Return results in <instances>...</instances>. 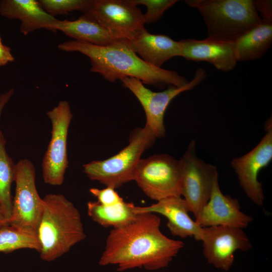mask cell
<instances>
[{
  "mask_svg": "<svg viewBox=\"0 0 272 272\" xmlns=\"http://www.w3.org/2000/svg\"><path fill=\"white\" fill-rule=\"evenodd\" d=\"M138 6L143 5L146 7L147 12L144 14L145 24H151L160 20L164 12L173 6L177 0H131Z\"/></svg>",
  "mask_w": 272,
  "mask_h": 272,
  "instance_id": "25",
  "label": "cell"
},
{
  "mask_svg": "<svg viewBox=\"0 0 272 272\" xmlns=\"http://www.w3.org/2000/svg\"><path fill=\"white\" fill-rule=\"evenodd\" d=\"M7 225L9 224L7 223L6 220L5 219L4 216H3L0 208V228Z\"/></svg>",
  "mask_w": 272,
  "mask_h": 272,
  "instance_id": "30",
  "label": "cell"
},
{
  "mask_svg": "<svg viewBox=\"0 0 272 272\" xmlns=\"http://www.w3.org/2000/svg\"><path fill=\"white\" fill-rule=\"evenodd\" d=\"M52 123L51 137L42 162V177L46 184L58 186L64 181L68 166L67 139L73 114L65 100L47 112Z\"/></svg>",
  "mask_w": 272,
  "mask_h": 272,
  "instance_id": "9",
  "label": "cell"
},
{
  "mask_svg": "<svg viewBox=\"0 0 272 272\" xmlns=\"http://www.w3.org/2000/svg\"><path fill=\"white\" fill-rule=\"evenodd\" d=\"M40 251L37 234L7 225L0 228V252L8 253L20 249Z\"/></svg>",
  "mask_w": 272,
  "mask_h": 272,
  "instance_id": "23",
  "label": "cell"
},
{
  "mask_svg": "<svg viewBox=\"0 0 272 272\" xmlns=\"http://www.w3.org/2000/svg\"><path fill=\"white\" fill-rule=\"evenodd\" d=\"M131 48L144 61L161 68L167 60L180 56L181 44L163 34H154L145 29L129 41Z\"/></svg>",
  "mask_w": 272,
  "mask_h": 272,
  "instance_id": "18",
  "label": "cell"
},
{
  "mask_svg": "<svg viewBox=\"0 0 272 272\" xmlns=\"http://www.w3.org/2000/svg\"><path fill=\"white\" fill-rule=\"evenodd\" d=\"M182 165L166 154H155L141 159L134 180L149 198L159 201L181 196Z\"/></svg>",
  "mask_w": 272,
  "mask_h": 272,
  "instance_id": "6",
  "label": "cell"
},
{
  "mask_svg": "<svg viewBox=\"0 0 272 272\" xmlns=\"http://www.w3.org/2000/svg\"><path fill=\"white\" fill-rule=\"evenodd\" d=\"M180 41V56L187 60L205 61L223 72L231 71L236 65L234 42L210 37L202 40L186 39Z\"/></svg>",
  "mask_w": 272,
  "mask_h": 272,
  "instance_id": "16",
  "label": "cell"
},
{
  "mask_svg": "<svg viewBox=\"0 0 272 272\" xmlns=\"http://www.w3.org/2000/svg\"><path fill=\"white\" fill-rule=\"evenodd\" d=\"M42 8L53 17L67 14L75 11L86 13L94 0H40Z\"/></svg>",
  "mask_w": 272,
  "mask_h": 272,
  "instance_id": "24",
  "label": "cell"
},
{
  "mask_svg": "<svg viewBox=\"0 0 272 272\" xmlns=\"http://www.w3.org/2000/svg\"><path fill=\"white\" fill-rule=\"evenodd\" d=\"M0 42H2V38H1V33H0Z\"/></svg>",
  "mask_w": 272,
  "mask_h": 272,
  "instance_id": "31",
  "label": "cell"
},
{
  "mask_svg": "<svg viewBox=\"0 0 272 272\" xmlns=\"http://www.w3.org/2000/svg\"><path fill=\"white\" fill-rule=\"evenodd\" d=\"M43 212L37 235L41 257L50 261L69 251L86 238L81 216L74 203L61 194L43 198Z\"/></svg>",
  "mask_w": 272,
  "mask_h": 272,
  "instance_id": "3",
  "label": "cell"
},
{
  "mask_svg": "<svg viewBox=\"0 0 272 272\" xmlns=\"http://www.w3.org/2000/svg\"><path fill=\"white\" fill-rule=\"evenodd\" d=\"M132 203L122 201L112 206H104L98 201L87 203L88 215L95 222L105 227L118 228L132 222L137 214Z\"/></svg>",
  "mask_w": 272,
  "mask_h": 272,
  "instance_id": "21",
  "label": "cell"
},
{
  "mask_svg": "<svg viewBox=\"0 0 272 272\" xmlns=\"http://www.w3.org/2000/svg\"><path fill=\"white\" fill-rule=\"evenodd\" d=\"M271 123V118L268 119L265 124V134L253 149L231 162L242 189L258 206H262L264 199L262 184L258 180V174L272 160Z\"/></svg>",
  "mask_w": 272,
  "mask_h": 272,
  "instance_id": "12",
  "label": "cell"
},
{
  "mask_svg": "<svg viewBox=\"0 0 272 272\" xmlns=\"http://www.w3.org/2000/svg\"><path fill=\"white\" fill-rule=\"evenodd\" d=\"M53 32L59 30L74 40L98 46H107L115 40L95 19L85 13L74 21L59 20L53 26Z\"/></svg>",
  "mask_w": 272,
  "mask_h": 272,
  "instance_id": "19",
  "label": "cell"
},
{
  "mask_svg": "<svg viewBox=\"0 0 272 272\" xmlns=\"http://www.w3.org/2000/svg\"><path fill=\"white\" fill-rule=\"evenodd\" d=\"M6 144V140L0 130V208L9 225L13 200L11 186L14 181L16 164L7 152Z\"/></svg>",
  "mask_w": 272,
  "mask_h": 272,
  "instance_id": "22",
  "label": "cell"
},
{
  "mask_svg": "<svg viewBox=\"0 0 272 272\" xmlns=\"http://www.w3.org/2000/svg\"><path fill=\"white\" fill-rule=\"evenodd\" d=\"M200 241L208 261L224 270L232 265L236 250L245 251L252 247L242 229L227 226L203 228Z\"/></svg>",
  "mask_w": 272,
  "mask_h": 272,
  "instance_id": "13",
  "label": "cell"
},
{
  "mask_svg": "<svg viewBox=\"0 0 272 272\" xmlns=\"http://www.w3.org/2000/svg\"><path fill=\"white\" fill-rule=\"evenodd\" d=\"M156 137L147 126L131 132L128 144L116 154L103 160L83 165V171L91 180L116 189L133 180L142 154L154 144Z\"/></svg>",
  "mask_w": 272,
  "mask_h": 272,
  "instance_id": "5",
  "label": "cell"
},
{
  "mask_svg": "<svg viewBox=\"0 0 272 272\" xmlns=\"http://www.w3.org/2000/svg\"><path fill=\"white\" fill-rule=\"evenodd\" d=\"M86 13L116 41H130L146 29L144 14L131 0H94Z\"/></svg>",
  "mask_w": 272,
  "mask_h": 272,
  "instance_id": "11",
  "label": "cell"
},
{
  "mask_svg": "<svg viewBox=\"0 0 272 272\" xmlns=\"http://www.w3.org/2000/svg\"><path fill=\"white\" fill-rule=\"evenodd\" d=\"M58 48L87 56L91 64L90 71L100 74L110 82L123 77H132L144 84L179 87L189 82L175 71L157 67L144 61L133 51L128 40L116 41L102 46L72 40L59 44Z\"/></svg>",
  "mask_w": 272,
  "mask_h": 272,
  "instance_id": "2",
  "label": "cell"
},
{
  "mask_svg": "<svg viewBox=\"0 0 272 272\" xmlns=\"http://www.w3.org/2000/svg\"><path fill=\"white\" fill-rule=\"evenodd\" d=\"M198 11L206 24L208 37L234 42L262 22L254 0H186Z\"/></svg>",
  "mask_w": 272,
  "mask_h": 272,
  "instance_id": "4",
  "label": "cell"
},
{
  "mask_svg": "<svg viewBox=\"0 0 272 272\" xmlns=\"http://www.w3.org/2000/svg\"><path fill=\"white\" fill-rule=\"evenodd\" d=\"M252 220L251 217L240 211L237 199L223 193L218 176L214 181L209 200L198 213L195 221L201 228L227 226L242 229Z\"/></svg>",
  "mask_w": 272,
  "mask_h": 272,
  "instance_id": "14",
  "label": "cell"
},
{
  "mask_svg": "<svg viewBox=\"0 0 272 272\" xmlns=\"http://www.w3.org/2000/svg\"><path fill=\"white\" fill-rule=\"evenodd\" d=\"M255 9L262 21L272 23V1L254 0Z\"/></svg>",
  "mask_w": 272,
  "mask_h": 272,
  "instance_id": "27",
  "label": "cell"
},
{
  "mask_svg": "<svg viewBox=\"0 0 272 272\" xmlns=\"http://www.w3.org/2000/svg\"><path fill=\"white\" fill-rule=\"evenodd\" d=\"M0 15L9 19L19 20L20 30L24 35L40 29L53 32V26L58 20L47 13L36 0L1 1Z\"/></svg>",
  "mask_w": 272,
  "mask_h": 272,
  "instance_id": "17",
  "label": "cell"
},
{
  "mask_svg": "<svg viewBox=\"0 0 272 272\" xmlns=\"http://www.w3.org/2000/svg\"><path fill=\"white\" fill-rule=\"evenodd\" d=\"M206 71L198 68L192 80L182 87L170 86L161 92H154L144 86L143 82L132 77H123L119 80L123 86L129 89L141 104L146 116V126L150 128L156 138L165 136L166 130L164 117L171 101L180 93L191 90L206 78Z\"/></svg>",
  "mask_w": 272,
  "mask_h": 272,
  "instance_id": "8",
  "label": "cell"
},
{
  "mask_svg": "<svg viewBox=\"0 0 272 272\" xmlns=\"http://www.w3.org/2000/svg\"><path fill=\"white\" fill-rule=\"evenodd\" d=\"M14 92L13 88H11L6 92L0 95V118L4 107L10 100Z\"/></svg>",
  "mask_w": 272,
  "mask_h": 272,
  "instance_id": "29",
  "label": "cell"
},
{
  "mask_svg": "<svg viewBox=\"0 0 272 272\" xmlns=\"http://www.w3.org/2000/svg\"><path fill=\"white\" fill-rule=\"evenodd\" d=\"M272 43V23L262 21L234 41L238 61L253 60L261 57Z\"/></svg>",
  "mask_w": 272,
  "mask_h": 272,
  "instance_id": "20",
  "label": "cell"
},
{
  "mask_svg": "<svg viewBox=\"0 0 272 272\" xmlns=\"http://www.w3.org/2000/svg\"><path fill=\"white\" fill-rule=\"evenodd\" d=\"M90 192L97 198L98 202L104 206L114 205L124 200L112 187H106L102 189L91 188Z\"/></svg>",
  "mask_w": 272,
  "mask_h": 272,
  "instance_id": "26",
  "label": "cell"
},
{
  "mask_svg": "<svg viewBox=\"0 0 272 272\" xmlns=\"http://www.w3.org/2000/svg\"><path fill=\"white\" fill-rule=\"evenodd\" d=\"M180 160L181 196L195 218L210 199L214 181L218 176L217 168L196 156L194 140L189 143Z\"/></svg>",
  "mask_w": 272,
  "mask_h": 272,
  "instance_id": "10",
  "label": "cell"
},
{
  "mask_svg": "<svg viewBox=\"0 0 272 272\" xmlns=\"http://www.w3.org/2000/svg\"><path fill=\"white\" fill-rule=\"evenodd\" d=\"M15 58L11 52V49L0 42V67L14 61Z\"/></svg>",
  "mask_w": 272,
  "mask_h": 272,
  "instance_id": "28",
  "label": "cell"
},
{
  "mask_svg": "<svg viewBox=\"0 0 272 272\" xmlns=\"http://www.w3.org/2000/svg\"><path fill=\"white\" fill-rule=\"evenodd\" d=\"M35 169L24 159L16 164L15 195L9 225L37 234L43 212V200L37 190Z\"/></svg>",
  "mask_w": 272,
  "mask_h": 272,
  "instance_id": "7",
  "label": "cell"
},
{
  "mask_svg": "<svg viewBox=\"0 0 272 272\" xmlns=\"http://www.w3.org/2000/svg\"><path fill=\"white\" fill-rule=\"evenodd\" d=\"M160 224V218L155 214L142 213L128 224L113 228L99 264H116L118 271L142 267L156 270L168 266L184 244L164 235Z\"/></svg>",
  "mask_w": 272,
  "mask_h": 272,
  "instance_id": "1",
  "label": "cell"
},
{
  "mask_svg": "<svg viewBox=\"0 0 272 272\" xmlns=\"http://www.w3.org/2000/svg\"><path fill=\"white\" fill-rule=\"evenodd\" d=\"M136 214L142 213H158L168 220L167 226L171 233L182 238L193 237L200 241L203 228L199 227L188 215L187 203L181 196L167 197L147 207L134 206Z\"/></svg>",
  "mask_w": 272,
  "mask_h": 272,
  "instance_id": "15",
  "label": "cell"
}]
</instances>
